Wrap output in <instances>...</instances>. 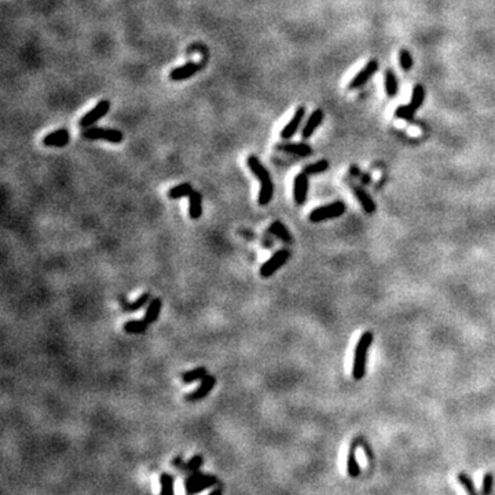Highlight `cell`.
I'll list each match as a JSON object with an SVG mask.
<instances>
[{
  "instance_id": "cell-36",
  "label": "cell",
  "mask_w": 495,
  "mask_h": 495,
  "mask_svg": "<svg viewBox=\"0 0 495 495\" xmlns=\"http://www.w3.org/2000/svg\"><path fill=\"white\" fill-rule=\"evenodd\" d=\"M209 495H222V491H220V490H215V491H212Z\"/></svg>"
},
{
  "instance_id": "cell-7",
  "label": "cell",
  "mask_w": 495,
  "mask_h": 495,
  "mask_svg": "<svg viewBox=\"0 0 495 495\" xmlns=\"http://www.w3.org/2000/svg\"><path fill=\"white\" fill-rule=\"evenodd\" d=\"M109 110H110V102L107 99H102V101H99L97 105L91 109L90 112L87 113V114H84L81 120H80V123H78V126L81 127V128H88L94 123H97L102 117H105Z\"/></svg>"
},
{
  "instance_id": "cell-11",
  "label": "cell",
  "mask_w": 495,
  "mask_h": 495,
  "mask_svg": "<svg viewBox=\"0 0 495 495\" xmlns=\"http://www.w3.org/2000/svg\"><path fill=\"white\" fill-rule=\"evenodd\" d=\"M308 194V175L306 172H301L294 178L293 183V198L296 205H303L307 200Z\"/></svg>"
},
{
  "instance_id": "cell-32",
  "label": "cell",
  "mask_w": 495,
  "mask_h": 495,
  "mask_svg": "<svg viewBox=\"0 0 495 495\" xmlns=\"http://www.w3.org/2000/svg\"><path fill=\"white\" fill-rule=\"evenodd\" d=\"M399 63H400L402 69L406 70V72H409V70L412 69L413 58L407 50H400V52H399Z\"/></svg>"
},
{
  "instance_id": "cell-19",
  "label": "cell",
  "mask_w": 495,
  "mask_h": 495,
  "mask_svg": "<svg viewBox=\"0 0 495 495\" xmlns=\"http://www.w3.org/2000/svg\"><path fill=\"white\" fill-rule=\"evenodd\" d=\"M359 444V440H355L354 443H351L348 451V458H347V472H348L349 477L355 479L361 474V468L356 462V447Z\"/></svg>"
},
{
  "instance_id": "cell-16",
  "label": "cell",
  "mask_w": 495,
  "mask_h": 495,
  "mask_svg": "<svg viewBox=\"0 0 495 495\" xmlns=\"http://www.w3.org/2000/svg\"><path fill=\"white\" fill-rule=\"evenodd\" d=\"M188 216L197 220L203 216V195L200 191H194L188 195Z\"/></svg>"
},
{
  "instance_id": "cell-34",
  "label": "cell",
  "mask_w": 495,
  "mask_h": 495,
  "mask_svg": "<svg viewBox=\"0 0 495 495\" xmlns=\"http://www.w3.org/2000/svg\"><path fill=\"white\" fill-rule=\"evenodd\" d=\"M362 447L365 448V454H366V457H367V460L370 461V462H373V460H374V457H373V453H371V450H370V447L366 444V443H362Z\"/></svg>"
},
{
  "instance_id": "cell-13",
  "label": "cell",
  "mask_w": 495,
  "mask_h": 495,
  "mask_svg": "<svg viewBox=\"0 0 495 495\" xmlns=\"http://www.w3.org/2000/svg\"><path fill=\"white\" fill-rule=\"evenodd\" d=\"M69 140H70L69 131L65 130V128H61V130H56L54 132L47 133V135L43 138V143H44V146L63 147L69 143Z\"/></svg>"
},
{
  "instance_id": "cell-2",
  "label": "cell",
  "mask_w": 495,
  "mask_h": 495,
  "mask_svg": "<svg viewBox=\"0 0 495 495\" xmlns=\"http://www.w3.org/2000/svg\"><path fill=\"white\" fill-rule=\"evenodd\" d=\"M371 342H373V333L366 332L361 336L359 341L356 344L354 365H352V377L355 380H362L366 374V363H367V355H369Z\"/></svg>"
},
{
  "instance_id": "cell-4",
  "label": "cell",
  "mask_w": 495,
  "mask_h": 495,
  "mask_svg": "<svg viewBox=\"0 0 495 495\" xmlns=\"http://www.w3.org/2000/svg\"><path fill=\"white\" fill-rule=\"evenodd\" d=\"M216 477L210 474H204L201 472H191L186 481H184V488L188 495H194L197 493H201L205 488L212 487L216 484Z\"/></svg>"
},
{
  "instance_id": "cell-27",
  "label": "cell",
  "mask_w": 495,
  "mask_h": 495,
  "mask_svg": "<svg viewBox=\"0 0 495 495\" xmlns=\"http://www.w3.org/2000/svg\"><path fill=\"white\" fill-rule=\"evenodd\" d=\"M160 495H174V477L171 474L162 473L160 477Z\"/></svg>"
},
{
  "instance_id": "cell-12",
  "label": "cell",
  "mask_w": 495,
  "mask_h": 495,
  "mask_svg": "<svg viewBox=\"0 0 495 495\" xmlns=\"http://www.w3.org/2000/svg\"><path fill=\"white\" fill-rule=\"evenodd\" d=\"M304 114H306V107L304 106H299L296 109V112L293 114L292 120L284 127V130L281 131V138L282 139H290L294 133L297 132L299 127H300L301 121L304 119Z\"/></svg>"
},
{
  "instance_id": "cell-5",
  "label": "cell",
  "mask_w": 495,
  "mask_h": 495,
  "mask_svg": "<svg viewBox=\"0 0 495 495\" xmlns=\"http://www.w3.org/2000/svg\"><path fill=\"white\" fill-rule=\"evenodd\" d=\"M345 212V205L341 201H336V203L329 204V205H323L319 208H315L311 210L310 213V220L313 223H319L323 220L328 219H335V217L341 216L342 213Z\"/></svg>"
},
{
  "instance_id": "cell-15",
  "label": "cell",
  "mask_w": 495,
  "mask_h": 495,
  "mask_svg": "<svg viewBox=\"0 0 495 495\" xmlns=\"http://www.w3.org/2000/svg\"><path fill=\"white\" fill-rule=\"evenodd\" d=\"M119 300L120 304H121V308H123L126 313H135V311H139L140 308H143L145 306L149 304V301H150V293H143V294H140L136 300L133 301H127L124 296H120Z\"/></svg>"
},
{
  "instance_id": "cell-8",
  "label": "cell",
  "mask_w": 495,
  "mask_h": 495,
  "mask_svg": "<svg viewBox=\"0 0 495 495\" xmlns=\"http://www.w3.org/2000/svg\"><path fill=\"white\" fill-rule=\"evenodd\" d=\"M205 65V61L203 62H188L182 65L179 68H175V69L171 70L169 73V78L172 81H183V80H187L191 76L197 75L198 72H201Z\"/></svg>"
},
{
  "instance_id": "cell-30",
  "label": "cell",
  "mask_w": 495,
  "mask_h": 495,
  "mask_svg": "<svg viewBox=\"0 0 495 495\" xmlns=\"http://www.w3.org/2000/svg\"><path fill=\"white\" fill-rule=\"evenodd\" d=\"M493 487H494V474L491 472L483 476V484H481V495H491L493 494Z\"/></svg>"
},
{
  "instance_id": "cell-24",
  "label": "cell",
  "mask_w": 495,
  "mask_h": 495,
  "mask_svg": "<svg viewBox=\"0 0 495 495\" xmlns=\"http://www.w3.org/2000/svg\"><path fill=\"white\" fill-rule=\"evenodd\" d=\"M385 92L390 98L398 94V78L392 69L385 70Z\"/></svg>"
},
{
  "instance_id": "cell-10",
  "label": "cell",
  "mask_w": 495,
  "mask_h": 495,
  "mask_svg": "<svg viewBox=\"0 0 495 495\" xmlns=\"http://www.w3.org/2000/svg\"><path fill=\"white\" fill-rule=\"evenodd\" d=\"M377 70H378V61H377V59H371V61H369V62L366 63V66H365V68H363V69L352 78V81L349 83V88H351V90H356V88L363 87L365 84L369 81L370 77L373 76Z\"/></svg>"
},
{
  "instance_id": "cell-9",
  "label": "cell",
  "mask_w": 495,
  "mask_h": 495,
  "mask_svg": "<svg viewBox=\"0 0 495 495\" xmlns=\"http://www.w3.org/2000/svg\"><path fill=\"white\" fill-rule=\"evenodd\" d=\"M215 385H216V377L212 376V374H208V376L204 377L203 380H201L200 387L194 392L186 395V400L191 402V403L198 402V400H203L205 396H208L210 392H212V390L215 388Z\"/></svg>"
},
{
  "instance_id": "cell-23",
  "label": "cell",
  "mask_w": 495,
  "mask_h": 495,
  "mask_svg": "<svg viewBox=\"0 0 495 495\" xmlns=\"http://www.w3.org/2000/svg\"><path fill=\"white\" fill-rule=\"evenodd\" d=\"M149 323L145 319L140 321H128L124 323V332L128 335H143L146 333Z\"/></svg>"
},
{
  "instance_id": "cell-18",
  "label": "cell",
  "mask_w": 495,
  "mask_h": 495,
  "mask_svg": "<svg viewBox=\"0 0 495 495\" xmlns=\"http://www.w3.org/2000/svg\"><path fill=\"white\" fill-rule=\"evenodd\" d=\"M161 310H162V300H161L160 297H153L152 300L149 301V304H147L146 313H145L143 319H145L149 325H152L154 322H157V319H158V316H160L161 314Z\"/></svg>"
},
{
  "instance_id": "cell-33",
  "label": "cell",
  "mask_w": 495,
  "mask_h": 495,
  "mask_svg": "<svg viewBox=\"0 0 495 495\" xmlns=\"http://www.w3.org/2000/svg\"><path fill=\"white\" fill-rule=\"evenodd\" d=\"M203 462H204L203 455H194V457L188 461V462H186V467H184V469H186V470H188L190 473H191V472H197L200 468L203 467Z\"/></svg>"
},
{
  "instance_id": "cell-21",
  "label": "cell",
  "mask_w": 495,
  "mask_h": 495,
  "mask_svg": "<svg viewBox=\"0 0 495 495\" xmlns=\"http://www.w3.org/2000/svg\"><path fill=\"white\" fill-rule=\"evenodd\" d=\"M208 374H209V373H208V370H207L205 366H198V367H195V369L182 373L181 378L184 384H190L194 383V381H201L204 377H207Z\"/></svg>"
},
{
  "instance_id": "cell-17",
  "label": "cell",
  "mask_w": 495,
  "mask_h": 495,
  "mask_svg": "<svg viewBox=\"0 0 495 495\" xmlns=\"http://www.w3.org/2000/svg\"><path fill=\"white\" fill-rule=\"evenodd\" d=\"M277 149L281 152L296 154V156H300V157H307L313 153L311 146H308L306 143H282V145H278Z\"/></svg>"
},
{
  "instance_id": "cell-3",
  "label": "cell",
  "mask_w": 495,
  "mask_h": 495,
  "mask_svg": "<svg viewBox=\"0 0 495 495\" xmlns=\"http://www.w3.org/2000/svg\"><path fill=\"white\" fill-rule=\"evenodd\" d=\"M84 139L90 140H107L110 143H121L124 140V135L119 130L114 128H99V127H88L84 128L81 132Z\"/></svg>"
},
{
  "instance_id": "cell-28",
  "label": "cell",
  "mask_w": 495,
  "mask_h": 495,
  "mask_svg": "<svg viewBox=\"0 0 495 495\" xmlns=\"http://www.w3.org/2000/svg\"><path fill=\"white\" fill-rule=\"evenodd\" d=\"M457 479L460 481L461 486L465 488V491H467L468 495H479L477 494V490L474 487L473 481H472V479H470L465 472H460L458 476H457Z\"/></svg>"
},
{
  "instance_id": "cell-1",
  "label": "cell",
  "mask_w": 495,
  "mask_h": 495,
  "mask_svg": "<svg viewBox=\"0 0 495 495\" xmlns=\"http://www.w3.org/2000/svg\"><path fill=\"white\" fill-rule=\"evenodd\" d=\"M248 167L251 169L253 175L256 176L260 182V191H259V205L265 207L268 205L274 195V183L271 181L270 172L267 168L260 162L256 156H249L248 157Z\"/></svg>"
},
{
  "instance_id": "cell-26",
  "label": "cell",
  "mask_w": 495,
  "mask_h": 495,
  "mask_svg": "<svg viewBox=\"0 0 495 495\" xmlns=\"http://www.w3.org/2000/svg\"><path fill=\"white\" fill-rule=\"evenodd\" d=\"M424 99H425V90H424V87L421 84H416L414 90H413L410 106H412L414 110H418L419 107L422 106V104H424Z\"/></svg>"
},
{
  "instance_id": "cell-14",
  "label": "cell",
  "mask_w": 495,
  "mask_h": 495,
  "mask_svg": "<svg viewBox=\"0 0 495 495\" xmlns=\"http://www.w3.org/2000/svg\"><path fill=\"white\" fill-rule=\"evenodd\" d=\"M322 121H323V112H322L321 109H316V110L311 113V116L308 117V120L306 121V126L303 127V131H301L303 139L311 138L313 133L315 132V130L322 124Z\"/></svg>"
},
{
  "instance_id": "cell-20",
  "label": "cell",
  "mask_w": 495,
  "mask_h": 495,
  "mask_svg": "<svg viewBox=\"0 0 495 495\" xmlns=\"http://www.w3.org/2000/svg\"><path fill=\"white\" fill-rule=\"evenodd\" d=\"M354 193H355L358 201H359V204L362 205L363 210H365L366 213L371 215V213L376 212V204H374V201L370 198V195L367 194L362 187H358V186L354 187Z\"/></svg>"
},
{
  "instance_id": "cell-35",
  "label": "cell",
  "mask_w": 495,
  "mask_h": 495,
  "mask_svg": "<svg viewBox=\"0 0 495 495\" xmlns=\"http://www.w3.org/2000/svg\"><path fill=\"white\" fill-rule=\"evenodd\" d=\"M172 465H174V467L181 468V469H184V467H186V462H183L182 457H176V458H174V461H172Z\"/></svg>"
},
{
  "instance_id": "cell-6",
  "label": "cell",
  "mask_w": 495,
  "mask_h": 495,
  "mask_svg": "<svg viewBox=\"0 0 495 495\" xmlns=\"http://www.w3.org/2000/svg\"><path fill=\"white\" fill-rule=\"evenodd\" d=\"M289 259H290V252L287 251V249L278 251L275 255H272L271 258L268 259L265 263L261 264V267H260V277L261 278H270V277H272L282 265L286 264V261Z\"/></svg>"
},
{
  "instance_id": "cell-29",
  "label": "cell",
  "mask_w": 495,
  "mask_h": 495,
  "mask_svg": "<svg viewBox=\"0 0 495 495\" xmlns=\"http://www.w3.org/2000/svg\"><path fill=\"white\" fill-rule=\"evenodd\" d=\"M329 168V161L328 160H319L314 162V164H310L307 167L303 169V172H306L307 175H315V174H322L325 172L326 169Z\"/></svg>"
},
{
  "instance_id": "cell-25",
  "label": "cell",
  "mask_w": 495,
  "mask_h": 495,
  "mask_svg": "<svg viewBox=\"0 0 495 495\" xmlns=\"http://www.w3.org/2000/svg\"><path fill=\"white\" fill-rule=\"evenodd\" d=\"M193 193V186L191 183H182V184H178L172 187L169 191H168V197L171 200H176V198H183V197H188V195Z\"/></svg>"
},
{
  "instance_id": "cell-22",
  "label": "cell",
  "mask_w": 495,
  "mask_h": 495,
  "mask_svg": "<svg viewBox=\"0 0 495 495\" xmlns=\"http://www.w3.org/2000/svg\"><path fill=\"white\" fill-rule=\"evenodd\" d=\"M268 233L279 238L281 241H284L285 244H292V235L289 234V231L286 229V226L281 222H274L268 229Z\"/></svg>"
},
{
  "instance_id": "cell-31",
  "label": "cell",
  "mask_w": 495,
  "mask_h": 495,
  "mask_svg": "<svg viewBox=\"0 0 495 495\" xmlns=\"http://www.w3.org/2000/svg\"><path fill=\"white\" fill-rule=\"evenodd\" d=\"M414 113H416V110L410 105L399 106L398 109H396V112H395V116L399 117V119L406 120V121H410L414 117Z\"/></svg>"
}]
</instances>
